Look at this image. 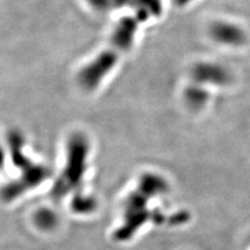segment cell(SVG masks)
Returning a JSON list of instances; mask_svg holds the SVG:
<instances>
[{
	"instance_id": "6da1fadb",
	"label": "cell",
	"mask_w": 250,
	"mask_h": 250,
	"mask_svg": "<svg viewBox=\"0 0 250 250\" xmlns=\"http://www.w3.org/2000/svg\"><path fill=\"white\" fill-rule=\"evenodd\" d=\"M149 18L147 14L137 13L136 16H127L118 22L108 48L99 53L78 73V82L84 90L92 91L98 87L116 66L121 54L131 47L140 23Z\"/></svg>"
},
{
	"instance_id": "7a4b0ae2",
	"label": "cell",
	"mask_w": 250,
	"mask_h": 250,
	"mask_svg": "<svg viewBox=\"0 0 250 250\" xmlns=\"http://www.w3.org/2000/svg\"><path fill=\"white\" fill-rule=\"evenodd\" d=\"M9 146L13 164L21 170L22 174L20 178L7 184L3 188L2 194L5 201H12L15 198L20 197L23 193L41 185L51 174L48 168L35 164L24 154L23 151L24 140L20 132H10Z\"/></svg>"
},
{
	"instance_id": "3957f363",
	"label": "cell",
	"mask_w": 250,
	"mask_h": 250,
	"mask_svg": "<svg viewBox=\"0 0 250 250\" xmlns=\"http://www.w3.org/2000/svg\"><path fill=\"white\" fill-rule=\"evenodd\" d=\"M88 153L89 143L83 136L76 134L69 139L66 166L51 190L54 199H62L81 185L87 169Z\"/></svg>"
},
{
	"instance_id": "277c9868",
	"label": "cell",
	"mask_w": 250,
	"mask_h": 250,
	"mask_svg": "<svg viewBox=\"0 0 250 250\" xmlns=\"http://www.w3.org/2000/svg\"><path fill=\"white\" fill-rule=\"evenodd\" d=\"M192 77L196 83L225 85L230 82V73L225 67L215 62H201L192 69Z\"/></svg>"
},
{
	"instance_id": "5b68a950",
	"label": "cell",
	"mask_w": 250,
	"mask_h": 250,
	"mask_svg": "<svg viewBox=\"0 0 250 250\" xmlns=\"http://www.w3.org/2000/svg\"><path fill=\"white\" fill-rule=\"evenodd\" d=\"M210 36L218 43L228 46H242L247 41L244 29L234 23L218 21L210 26Z\"/></svg>"
},
{
	"instance_id": "8992f818",
	"label": "cell",
	"mask_w": 250,
	"mask_h": 250,
	"mask_svg": "<svg viewBox=\"0 0 250 250\" xmlns=\"http://www.w3.org/2000/svg\"><path fill=\"white\" fill-rule=\"evenodd\" d=\"M185 97L187 103L189 104L192 107H201L207 104L208 99V94L207 90L202 87L200 83H195L187 88Z\"/></svg>"
},
{
	"instance_id": "52a82bcc",
	"label": "cell",
	"mask_w": 250,
	"mask_h": 250,
	"mask_svg": "<svg viewBox=\"0 0 250 250\" xmlns=\"http://www.w3.org/2000/svg\"><path fill=\"white\" fill-rule=\"evenodd\" d=\"M96 206L97 203L95 199L89 196H84V195L82 194H77L76 196L73 197V200L71 202L72 210L77 214L92 213L96 208Z\"/></svg>"
},
{
	"instance_id": "ba28073f",
	"label": "cell",
	"mask_w": 250,
	"mask_h": 250,
	"mask_svg": "<svg viewBox=\"0 0 250 250\" xmlns=\"http://www.w3.org/2000/svg\"><path fill=\"white\" fill-rule=\"evenodd\" d=\"M35 223L44 230L52 229L58 223L57 215L48 208H42L38 210L35 215Z\"/></svg>"
},
{
	"instance_id": "9c48e42d",
	"label": "cell",
	"mask_w": 250,
	"mask_h": 250,
	"mask_svg": "<svg viewBox=\"0 0 250 250\" xmlns=\"http://www.w3.org/2000/svg\"><path fill=\"white\" fill-rule=\"evenodd\" d=\"M88 2L94 9L100 12L109 11V0H88Z\"/></svg>"
},
{
	"instance_id": "30bf717a",
	"label": "cell",
	"mask_w": 250,
	"mask_h": 250,
	"mask_svg": "<svg viewBox=\"0 0 250 250\" xmlns=\"http://www.w3.org/2000/svg\"><path fill=\"white\" fill-rule=\"evenodd\" d=\"M191 1H193V0H173V3L178 7H183L189 4Z\"/></svg>"
}]
</instances>
